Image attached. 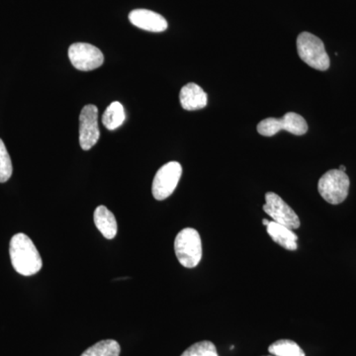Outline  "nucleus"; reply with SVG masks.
<instances>
[{
    "instance_id": "obj_17",
    "label": "nucleus",
    "mask_w": 356,
    "mask_h": 356,
    "mask_svg": "<svg viewBox=\"0 0 356 356\" xmlns=\"http://www.w3.org/2000/svg\"><path fill=\"white\" fill-rule=\"evenodd\" d=\"M180 356H219V355L214 343L209 341H203L194 343Z\"/></svg>"
},
{
    "instance_id": "obj_13",
    "label": "nucleus",
    "mask_w": 356,
    "mask_h": 356,
    "mask_svg": "<svg viewBox=\"0 0 356 356\" xmlns=\"http://www.w3.org/2000/svg\"><path fill=\"white\" fill-rule=\"evenodd\" d=\"M267 234L271 236V238L288 250H296L298 248L297 241L298 236L292 231L291 229L278 224L276 222H269L267 226Z\"/></svg>"
},
{
    "instance_id": "obj_11",
    "label": "nucleus",
    "mask_w": 356,
    "mask_h": 356,
    "mask_svg": "<svg viewBox=\"0 0 356 356\" xmlns=\"http://www.w3.org/2000/svg\"><path fill=\"white\" fill-rule=\"evenodd\" d=\"M180 104L187 111L202 109L207 106V93L196 83H188L180 90Z\"/></svg>"
},
{
    "instance_id": "obj_18",
    "label": "nucleus",
    "mask_w": 356,
    "mask_h": 356,
    "mask_svg": "<svg viewBox=\"0 0 356 356\" xmlns=\"http://www.w3.org/2000/svg\"><path fill=\"white\" fill-rule=\"evenodd\" d=\"M13 166L4 143L0 139V184H4L13 175Z\"/></svg>"
},
{
    "instance_id": "obj_1",
    "label": "nucleus",
    "mask_w": 356,
    "mask_h": 356,
    "mask_svg": "<svg viewBox=\"0 0 356 356\" xmlns=\"http://www.w3.org/2000/svg\"><path fill=\"white\" fill-rule=\"evenodd\" d=\"M11 264L18 273L31 276L38 273L43 266L41 255L31 238L25 234H16L9 245Z\"/></svg>"
},
{
    "instance_id": "obj_12",
    "label": "nucleus",
    "mask_w": 356,
    "mask_h": 356,
    "mask_svg": "<svg viewBox=\"0 0 356 356\" xmlns=\"http://www.w3.org/2000/svg\"><path fill=\"white\" fill-rule=\"evenodd\" d=\"M93 220H95L96 228L102 234V236L107 240H113L118 232V225L113 213L107 209L105 206H98L93 214Z\"/></svg>"
},
{
    "instance_id": "obj_19",
    "label": "nucleus",
    "mask_w": 356,
    "mask_h": 356,
    "mask_svg": "<svg viewBox=\"0 0 356 356\" xmlns=\"http://www.w3.org/2000/svg\"><path fill=\"white\" fill-rule=\"evenodd\" d=\"M262 224L264 225V226H268V224H269V221L268 220H266V219H264V221H262Z\"/></svg>"
},
{
    "instance_id": "obj_2",
    "label": "nucleus",
    "mask_w": 356,
    "mask_h": 356,
    "mask_svg": "<svg viewBox=\"0 0 356 356\" xmlns=\"http://www.w3.org/2000/svg\"><path fill=\"white\" fill-rule=\"evenodd\" d=\"M175 254L179 264L186 268H194L202 259V242L195 229L185 228L175 241Z\"/></svg>"
},
{
    "instance_id": "obj_10",
    "label": "nucleus",
    "mask_w": 356,
    "mask_h": 356,
    "mask_svg": "<svg viewBox=\"0 0 356 356\" xmlns=\"http://www.w3.org/2000/svg\"><path fill=\"white\" fill-rule=\"evenodd\" d=\"M129 20L136 27L149 32H163L168 27V21L163 16L147 9H135L131 11Z\"/></svg>"
},
{
    "instance_id": "obj_6",
    "label": "nucleus",
    "mask_w": 356,
    "mask_h": 356,
    "mask_svg": "<svg viewBox=\"0 0 356 356\" xmlns=\"http://www.w3.org/2000/svg\"><path fill=\"white\" fill-rule=\"evenodd\" d=\"M182 175V166L177 161H170L161 166L154 175L152 192L159 201L170 197L177 188Z\"/></svg>"
},
{
    "instance_id": "obj_3",
    "label": "nucleus",
    "mask_w": 356,
    "mask_h": 356,
    "mask_svg": "<svg viewBox=\"0 0 356 356\" xmlns=\"http://www.w3.org/2000/svg\"><path fill=\"white\" fill-rule=\"evenodd\" d=\"M297 50L300 58L313 69L327 70L330 67V58L322 40L309 32H303L297 39Z\"/></svg>"
},
{
    "instance_id": "obj_5",
    "label": "nucleus",
    "mask_w": 356,
    "mask_h": 356,
    "mask_svg": "<svg viewBox=\"0 0 356 356\" xmlns=\"http://www.w3.org/2000/svg\"><path fill=\"white\" fill-rule=\"evenodd\" d=\"M282 130L293 135L302 136L308 131V124L301 115L288 112L281 119L269 117L257 125V132L264 137H273Z\"/></svg>"
},
{
    "instance_id": "obj_8",
    "label": "nucleus",
    "mask_w": 356,
    "mask_h": 356,
    "mask_svg": "<svg viewBox=\"0 0 356 356\" xmlns=\"http://www.w3.org/2000/svg\"><path fill=\"white\" fill-rule=\"evenodd\" d=\"M266 204L264 211L267 215L273 218V221L283 225L291 229H298L300 227L299 217L294 210L285 203L277 194L274 192H267L266 194Z\"/></svg>"
},
{
    "instance_id": "obj_20",
    "label": "nucleus",
    "mask_w": 356,
    "mask_h": 356,
    "mask_svg": "<svg viewBox=\"0 0 356 356\" xmlns=\"http://www.w3.org/2000/svg\"><path fill=\"white\" fill-rule=\"evenodd\" d=\"M339 170H341V172H346V166H344V165H341V166H339Z\"/></svg>"
},
{
    "instance_id": "obj_14",
    "label": "nucleus",
    "mask_w": 356,
    "mask_h": 356,
    "mask_svg": "<svg viewBox=\"0 0 356 356\" xmlns=\"http://www.w3.org/2000/svg\"><path fill=\"white\" fill-rule=\"evenodd\" d=\"M126 115L123 105L120 102H115L107 107L102 116V123L105 128L110 131L116 130L120 127L125 121Z\"/></svg>"
},
{
    "instance_id": "obj_15",
    "label": "nucleus",
    "mask_w": 356,
    "mask_h": 356,
    "mask_svg": "<svg viewBox=\"0 0 356 356\" xmlns=\"http://www.w3.org/2000/svg\"><path fill=\"white\" fill-rule=\"evenodd\" d=\"M120 344L114 339H104L93 344L84 351L81 356H119L120 355Z\"/></svg>"
},
{
    "instance_id": "obj_16",
    "label": "nucleus",
    "mask_w": 356,
    "mask_h": 356,
    "mask_svg": "<svg viewBox=\"0 0 356 356\" xmlns=\"http://www.w3.org/2000/svg\"><path fill=\"white\" fill-rule=\"evenodd\" d=\"M269 353L274 356H305L303 350L290 339H280L268 348Z\"/></svg>"
},
{
    "instance_id": "obj_4",
    "label": "nucleus",
    "mask_w": 356,
    "mask_h": 356,
    "mask_svg": "<svg viewBox=\"0 0 356 356\" xmlns=\"http://www.w3.org/2000/svg\"><path fill=\"white\" fill-rule=\"evenodd\" d=\"M350 178L346 172L332 170L318 180V191L327 203L332 205L343 203L350 191Z\"/></svg>"
},
{
    "instance_id": "obj_9",
    "label": "nucleus",
    "mask_w": 356,
    "mask_h": 356,
    "mask_svg": "<svg viewBox=\"0 0 356 356\" xmlns=\"http://www.w3.org/2000/svg\"><path fill=\"white\" fill-rule=\"evenodd\" d=\"M100 138L98 127V109L95 105L84 106L79 116V144L83 151H89Z\"/></svg>"
},
{
    "instance_id": "obj_7",
    "label": "nucleus",
    "mask_w": 356,
    "mask_h": 356,
    "mask_svg": "<svg viewBox=\"0 0 356 356\" xmlns=\"http://www.w3.org/2000/svg\"><path fill=\"white\" fill-rule=\"evenodd\" d=\"M69 58L76 70L89 72L102 67L104 56L99 49L88 43H74L69 48Z\"/></svg>"
}]
</instances>
